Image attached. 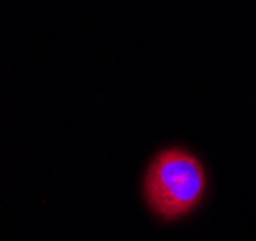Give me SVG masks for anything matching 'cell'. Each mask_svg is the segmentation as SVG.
Segmentation results:
<instances>
[{"label": "cell", "instance_id": "obj_1", "mask_svg": "<svg viewBox=\"0 0 256 241\" xmlns=\"http://www.w3.org/2000/svg\"><path fill=\"white\" fill-rule=\"evenodd\" d=\"M204 191V166L194 154L183 149L158 152L146 168L144 199L154 214L164 220L187 216L202 201Z\"/></svg>", "mask_w": 256, "mask_h": 241}]
</instances>
